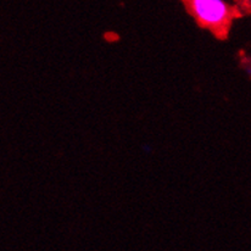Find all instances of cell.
Wrapping results in <instances>:
<instances>
[{"instance_id":"1","label":"cell","mask_w":251,"mask_h":251,"mask_svg":"<svg viewBox=\"0 0 251 251\" xmlns=\"http://www.w3.org/2000/svg\"><path fill=\"white\" fill-rule=\"evenodd\" d=\"M189 5L202 26L221 29L229 21L230 9L225 0H189Z\"/></svg>"}]
</instances>
